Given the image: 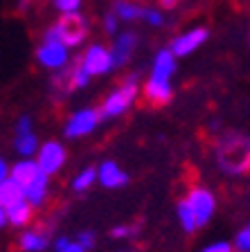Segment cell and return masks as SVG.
<instances>
[{"label": "cell", "mask_w": 250, "mask_h": 252, "mask_svg": "<svg viewBox=\"0 0 250 252\" xmlns=\"http://www.w3.org/2000/svg\"><path fill=\"white\" fill-rule=\"evenodd\" d=\"M5 223H7V219H5V210L0 207V227H5Z\"/></svg>", "instance_id": "836d02e7"}, {"label": "cell", "mask_w": 250, "mask_h": 252, "mask_svg": "<svg viewBox=\"0 0 250 252\" xmlns=\"http://www.w3.org/2000/svg\"><path fill=\"white\" fill-rule=\"evenodd\" d=\"M185 203L189 205V210L194 214V220H196L198 227H203L210 219H212L214 210H216V200H214V194L210 189L203 187H194L192 191L187 194Z\"/></svg>", "instance_id": "277c9868"}, {"label": "cell", "mask_w": 250, "mask_h": 252, "mask_svg": "<svg viewBox=\"0 0 250 252\" xmlns=\"http://www.w3.org/2000/svg\"><path fill=\"white\" fill-rule=\"evenodd\" d=\"M174 72H176V57H174L169 50H160V52L156 54V61H153L151 79H153V81H165V84H172Z\"/></svg>", "instance_id": "7c38bea8"}, {"label": "cell", "mask_w": 250, "mask_h": 252, "mask_svg": "<svg viewBox=\"0 0 250 252\" xmlns=\"http://www.w3.org/2000/svg\"><path fill=\"white\" fill-rule=\"evenodd\" d=\"M21 198H23V187L16 185L14 180L7 176V178L0 183V207L5 210V207L14 205L16 200H21Z\"/></svg>", "instance_id": "e0dca14e"}, {"label": "cell", "mask_w": 250, "mask_h": 252, "mask_svg": "<svg viewBox=\"0 0 250 252\" xmlns=\"http://www.w3.org/2000/svg\"><path fill=\"white\" fill-rule=\"evenodd\" d=\"M97 180L104 185L106 189H117V187H124V185L129 183V176L117 167V162L106 160V162L97 169Z\"/></svg>", "instance_id": "4fadbf2b"}, {"label": "cell", "mask_w": 250, "mask_h": 252, "mask_svg": "<svg viewBox=\"0 0 250 252\" xmlns=\"http://www.w3.org/2000/svg\"><path fill=\"white\" fill-rule=\"evenodd\" d=\"M239 149H248L246 137L241 140V137L235 135V133L223 137V144H221V151H219V164L225 173H230V176L244 173L246 169H248V160H239Z\"/></svg>", "instance_id": "3957f363"}, {"label": "cell", "mask_w": 250, "mask_h": 252, "mask_svg": "<svg viewBox=\"0 0 250 252\" xmlns=\"http://www.w3.org/2000/svg\"><path fill=\"white\" fill-rule=\"evenodd\" d=\"M7 176H9V167H7V162L2 160V158H0V183H2Z\"/></svg>", "instance_id": "1f68e13d"}, {"label": "cell", "mask_w": 250, "mask_h": 252, "mask_svg": "<svg viewBox=\"0 0 250 252\" xmlns=\"http://www.w3.org/2000/svg\"><path fill=\"white\" fill-rule=\"evenodd\" d=\"M205 38H208V30H203V27L189 30V32H185V34L174 38L169 52H172L174 57H187V54H192L198 45H203Z\"/></svg>", "instance_id": "ba28073f"}, {"label": "cell", "mask_w": 250, "mask_h": 252, "mask_svg": "<svg viewBox=\"0 0 250 252\" xmlns=\"http://www.w3.org/2000/svg\"><path fill=\"white\" fill-rule=\"evenodd\" d=\"M136 34H131V32H126V34H120V36L115 38L113 43V50H108L110 52V61H113V68H122L126 61L131 59V54H133V50H136Z\"/></svg>", "instance_id": "30bf717a"}, {"label": "cell", "mask_w": 250, "mask_h": 252, "mask_svg": "<svg viewBox=\"0 0 250 252\" xmlns=\"http://www.w3.org/2000/svg\"><path fill=\"white\" fill-rule=\"evenodd\" d=\"M104 30H106V34H110V36L117 32V18H115L113 14H108L104 18Z\"/></svg>", "instance_id": "4316f807"}, {"label": "cell", "mask_w": 250, "mask_h": 252, "mask_svg": "<svg viewBox=\"0 0 250 252\" xmlns=\"http://www.w3.org/2000/svg\"><path fill=\"white\" fill-rule=\"evenodd\" d=\"M86 34H88V23L74 11V14H63L61 21L45 32V41H59L66 47H77L86 38Z\"/></svg>", "instance_id": "6da1fadb"}, {"label": "cell", "mask_w": 250, "mask_h": 252, "mask_svg": "<svg viewBox=\"0 0 250 252\" xmlns=\"http://www.w3.org/2000/svg\"><path fill=\"white\" fill-rule=\"evenodd\" d=\"M178 220H180V227L187 232V234H192V232L198 230L192 210H189V205L185 203V200H180V203H178Z\"/></svg>", "instance_id": "44dd1931"}, {"label": "cell", "mask_w": 250, "mask_h": 252, "mask_svg": "<svg viewBox=\"0 0 250 252\" xmlns=\"http://www.w3.org/2000/svg\"><path fill=\"white\" fill-rule=\"evenodd\" d=\"M142 18H144L149 25H153V27H160L162 23V16H160V11H156V9H144V14H142Z\"/></svg>", "instance_id": "d4e9b609"}, {"label": "cell", "mask_w": 250, "mask_h": 252, "mask_svg": "<svg viewBox=\"0 0 250 252\" xmlns=\"http://www.w3.org/2000/svg\"><path fill=\"white\" fill-rule=\"evenodd\" d=\"M79 5H81V0H54V7L63 14H74L79 9Z\"/></svg>", "instance_id": "603a6c76"}, {"label": "cell", "mask_w": 250, "mask_h": 252, "mask_svg": "<svg viewBox=\"0 0 250 252\" xmlns=\"http://www.w3.org/2000/svg\"><path fill=\"white\" fill-rule=\"evenodd\" d=\"M77 243L83 248V252H88L95 248V234L93 232H81V234L77 236Z\"/></svg>", "instance_id": "cb8c5ba5"}, {"label": "cell", "mask_w": 250, "mask_h": 252, "mask_svg": "<svg viewBox=\"0 0 250 252\" xmlns=\"http://www.w3.org/2000/svg\"><path fill=\"white\" fill-rule=\"evenodd\" d=\"M34 162H36L38 171L45 173L47 178H50V176L57 173L59 169L63 167V162H66V149H63V144L50 140L38 149V158L34 160Z\"/></svg>", "instance_id": "5b68a950"}, {"label": "cell", "mask_w": 250, "mask_h": 252, "mask_svg": "<svg viewBox=\"0 0 250 252\" xmlns=\"http://www.w3.org/2000/svg\"><path fill=\"white\" fill-rule=\"evenodd\" d=\"M99 120H102V115H99L97 108H83V110H77L72 117L68 120V124H66V137H72V140H77V137H83L88 135V133H93L95 128H97Z\"/></svg>", "instance_id": "8992f818"}, {"label": "cell", "mask_w": 250, "mask_h": 252, "mask_svg": "<svg viewBox=\"0 0 250 252\" xmlns=\"http://www.w3.org/2000/svg\"><path fill=\"white\" fill-rule=\"evenodd\" d=\"M38 61L45 68H63L68 63V47L59 41H43V45L38 47Z\"/></svg>", "instance_id": "9c48e42d"}, {"label": "cell", "mask_w": 250, "mask_h": 252, "mask_svg": "<svg viewBox=\"0 0 250 252\" xmlns=\"http://www.w3.org/2000/svg\"><path fill=\"white\" fill-rule=\"evenodd\" d=\"M16 151L23 158H30L38 151V137L34 133H16Z\"/></svg>", "instance_id": "d6986e66"}, {"label": "cell", "mask_w": 250, "mask_h": 252, "mask_svg": "<svg viewBox=\"0 0 250 252\" xmlns=\"http://www.w3.org/2000/svg\"><path fill=\"white\" fill-rule=\"evenodd\" d=\"M32 131V117L30 115H23L18 120V126H16V133H30Z\"/></svg>", "instance_id": "83f0119b"}, {"label": "cell", "mask_w": 250, "mask_h": 252, "mask_svg": "<svg viewBox=\"0 0 250 252\" xmlns=\"http://www.w3.org/2000/svg\"><path fill=\"white\" fill-rule=\"evenodd\" d=\"M160 5H162V7H167V9H172V7H176V5H178V0H160Z\"/></svg>", "instance_id": "d6a6232c"}, {"label": "cell", "mask_w": 250, "mask_h": 252, "mask_svg": "<svg viewBox=\"0 0 250 252\" xmlns=\"http://www.w3.org/2000/svg\"><path fill=\"white\" fill-rule=\"evenodd\" d=\"M232 250H237V252H250V230H248V227H244L241 232H237Z\"/></svg>", "instance_id": "7402d4cb"}, {"label": "cell", "mask_w": 250, "mask_h": 252, "mask_svg": "<svg viewBox=\"0 0 250 252\" xmlns=\"http://www.w3.org/2000/svg\"><path fill=\"white\" fill-rule=\"evenodd\" d=\"M95 180H97V171H95L93 167H86L83 171L77 173V178H74V183H72V189L74 191H88L95 185Z\"/></svg>", "instance_id": "ffe728a7"}, {"label": "cell", "mask_w": 250, "mask_h": 252, "mask_svg": "<svg viewBox=\"0 0 250 252\" xmlns=\"http://www.w3.org/2000/svg\"><path fill=\"white\" fill-rule=\"evenodd\" d=\"M81 68L83 72L93 77V74H104L113 68V61H110V52L104 45H90L86 50V54L81 57Z\"/></svg>", "instance_id": "52a82bcc"}, {"label": "cell", "mask_w": 250, "mask_h": 252, "mask_svg": "<svg viewBox=\"0 0 250 252\" xmlns=\"http://www.w3.org/2000/svg\"><path fill=\"white\" fill-rule=\"evenodd\" d=\"M138 94V77L133 74V77H126L124 86L117 90H113V93L108 94L104 99V106H102V110H99V115L102 117H117L122 115L126 108L131 106V101L136 99Z\"/></svg>", "instance_id": "7a4b0ae2"}, {"label": "cell", "mask_w": 250, "mask_h": 252, "mask_svg": "<svg viewBox=\"0 0 250 252\" xmlns=\"http://www.w3.org/2000/svg\"><path fill=\"white\" fill-rule=\"evenodd\" d=\"M47 246H50V239H47L45 232H41V230H27V232H23L21 248L25 252H43Z\"/></svg>", "instance_id": "2e32d148"}, {"label": "cell", "mask_w": 250, "mask_h": 252, "mask_svg": "<svg viewBox=\"0 0 250 252\" xmlns=\"http://www.w3.org/2000/svg\"><path fill=\"white\" fill-rule=\"evenodd\" d=\"M203 252H235V250H232V243L216 241V243H210L208 248H203Z\"/></svg>", "instance_id": "484cf974"}, {"label": "cell", "mask_w": 250, "mask_h": 252, "mask_svg": "<svg viewBox=\"0 0 250 252\" xmlns=\"http://www.w3.org/2000/svg\"><path fill=\"white\" fill-rule=\"evenodd\" d=\"M38 167L34 160H27V158H23L21 162H16L14 167L9 169V178L14 180L16 185H21V187H25V185H30L32 180L38 176Z\"/></svg>", "instance_id": "9a60e30c"}, {"label": "cell", "mask_w": 250, "mask_h": 252, "mask_svg": "<svg viewBox=\"0 0 250 252\" xmlns=\"http://www.w3.org/2000/svg\"><path fill=\"white\" fill-rule=\"evenodd\" d=\"M144 14V7H140L133 0H117L115 2V18H122V21H138Z\"/></svg>", "instance_id": "ac0fdd59"}, {"label": "cell", "mask_w": 250, "mask_h": 252, "mask_svg": "<svg viewBox=\"0 0 250 252\" xmlns=\"http://www.w3.org/2000/svg\"><path fill=\"white\" fill-rule=\"evenodd\" d=\"M32 214H34V207H32V205L27 203L25 198L16 200L14 205L5 207V219H7V223H11V225H16V227L27 225V223L32 220Z\"/></svg>", "instance_id": "5bb4252c"}, {"label": "cell", "mask_w": 250, "mask_h": 252, "mask_svg": "<svg viewBox=\"0 0 250 252\" xmlns=\"http://www.w3.org/2000/svg\"><path fill=\"white\" fill-rule=\"evenodd\" d=\"M110 234H113L115 239H122V236H129V234H131V227H126V225H115L113 230H110Z\"/></svg>", "instance_id": "f1b7e54d"}, {"label": "cell", "mask_w": 250, "mask_h": 252, "mask_svg": "<svg viewBox=\"0 0 250 252\" xmlns=\"http://www.w3.org/2000/svg\"><path fill=\"white\" fill-rule=\"evenodd\" d=\"M61 252H83V248H81V246H79V243H77V241H70V243H68V246L63 248V250H61Z\"/></svg>", "instance_id": "4dcf8cb0"}, {"label": "cell", "mask_w": 250, "mask_h": 252, "mask_svg": "<svg viewBox=\"0 0 250 252\" xmlns=\"http://www.w3.org/2000/svg\"><path fill=\"white\" fill-rule=\"evenodd\" d=\"M47 191H50V178H47L45 173H38L30 185L23 187V198H25L32 207H41L47 198Z\"/></svg>", "instance_id": "8fae6325"}, {"label": "cell", "mask_w": 250, "mask_h": 252, "mask_svg": "<svg viewBox=\"0 0 250 252\" xmlns=\"http://www.w3.org/2000/svg\"><path fill=\"white\" fill-rule=\"evenodd\" d=\"M68 243H70V239H68V236H59L57 241H54V250H57V252H61L63 248L68 246Z\"/></svg>", "instance_id": "f546056e"}]
</instances>
